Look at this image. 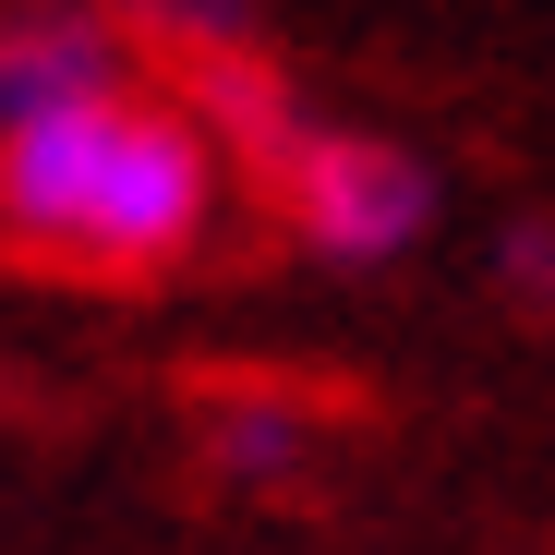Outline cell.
Masks as SVG:
<instances>
[{
  "label": "cell",
  "instance_id": "cell-1",
  "mask_svg": "<svg viewBox=\"0 0 555 555\" xmlns=\"http://www.w3.org/2000/svg\"><path fill=\"white\" fill-rule=\"evenodd\" d=\"M206 218V145L169 109L133 98H73L49 121L0 133V230L98 254V266H157Z\"/></svg>",
  "mask_w": 555,
  "mask_h": 555
},
{
  "label": "cell",
  "instance_id": "cell-2",
  "mask_svg": "<svg viewBox=\"0 0 555 555\" xmlns=\"http://www.w3.org/2000/svg\"><path fill=\"white\" fill-rule=\"evenodd\" d=\"M423 169L399 145H350V133H314L291 145V218L326 242V254H399L423 230Z\"/></svg>",
  "mask_w": 555,
  "mask_h": 555
},
{
  "label": "cell",
  "instance_id": "cell-3",
  "mask_svg": "<svg viewBox=\"0 0 555 555\" xmlns=\"http://www.w3.org/2000/svg\"><path fill=\"white\" fill-rule=\"evenodd\" d=\"M73 98H109V37L98 25H13L0 37V133L49 121Z\"/></svg>",
  "mask_w": 555,
  "mask_h": 555
}]
</instances>
